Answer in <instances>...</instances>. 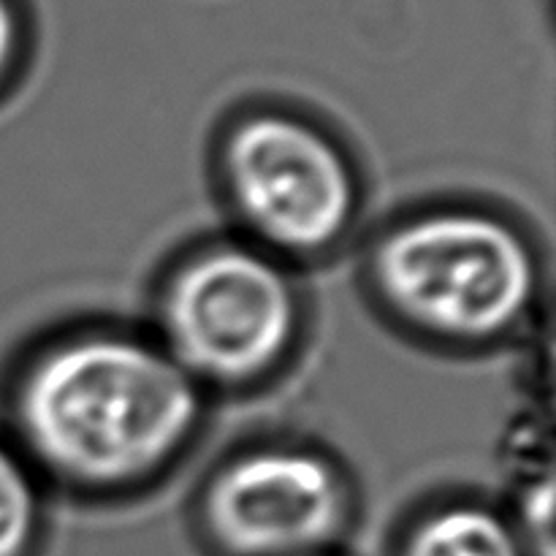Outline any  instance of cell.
<instances>
[{
	"label": "cell",
	"instance_id": "obj_1",
	"mask_svg": "<svg viewBox=\"0 0 556 556\" xmlns=\"http://www.w3.org/2000/svg\"><path fill=\"white\" fill-rule=\"evenodd\" d=\"M215 402L144 324L68 318L27 337L0 375V429L54 500L114 508L172 483Z\"/></svg>",
	"mask_w": 556,
	"mask_h": 556
},
{
	"label": "cell",
	"instance_id": "obj_2",
	"mask_svg": "<svg viewBox=\"0 0 556 556\" xmlns=\"http://www.w3.org/2000/svg\"><path fill=\"white\" fill-rule=\"evenodd\" d=\"M356 282L369 313L402 342L478 358L532 334L546 313L548 255L514 206L429 195L364 228Z\"/></svg>",
	"mask_w": 556,
	"mask_h": 556
},
{
	"label": "cell",
	"instance_id": "obj_3",
	"mask_svg": "<svg viewBox=\"0 0 556 556\" xmlns=\"http://www.w3.org/2000/svg\"><path fill=\"white\" fill-rule=\"evenodd\" d=\"M141 324L217 405L266 394L299 367L315 302L307 271L223 228L163 261Z\"/></svg>",
	"mask_w": 556,
	"mask_h": 556
},
{
	"label": "cell",
	"instance_id": "obj_4",
	"mask_svg": "<svg viewBox=\"0 0 556 556\" xmlns=\"http://www.w3.org/2000/svg\"><path fill=\"white\" fill-rule=\"evenodd\" d=\"M212 193L226 228L309 271L356 248L369 179L353 141L304 103L248 98L210 139Z\"/></svg>",
	"mask_w": 556,
	"mask_h": 556
},
{
	"label": "cell",
	"instance_id": "obj_5",
	"mask_svg": "<svg viewBox=\"0 0 556 556\" xmlns=\"http://www.w3.org/2000/svg\"><path fill=\"white\" fill-rule=\"evenodd\" d=\"M188 530L204 556H334L362 521V486L315 438L264 432L228 445L188 500Z\"/></svg>",
	"mask_w": 556,
	"mask_h": 556
},
{
	"label": "cell",
	"instance_id": "obj_6",
	"mask_svg": "<svg viewBox=\"0 0 556 556\" xmlns=\"http://www.w3.org/2000/svg\"><path fill=\"white\" fill-rule=\"evenodd\" d=\"M386 556H535L503 500L440 489L402 514Z\"/></svg>",
	"mask_w": 556,
	"mask_h": 556
},
{
	"label": "cell",
	"instance_id": "obj_7",
	"mask_svg": "<svg viewBox=\"0 0 556 556\" xmlns=\"http://www.w3.org/2000/svg\"><path fill=\"white\" fill-rule=\"evenodd\" d=\"M52 505L41 472L0 429V556H43L52 535Z\"/></svg>",
	"mask_w": 556,
	"mask_h": 556
},
{
	"label": "cell",
	"instance_id": "obj_8",
	"mask_svg": "<svg viewBox=\"0 0 556 556\" xmlns=\"http://www.w3.org/2000/svg\"><path fill=\"white\" fill-rule=\"evenodd\" d=\"M33 60V25L22 0H0V103L25 79Z\"/></svg>",
	"mask_w": 556,
	"mask_h": 556
},
{
	"label": "cell",
	"instance_id": "obj_9",
	"mask_svg": "<svg viewBox=\"0 0 556 556\" xmlns=\"http://www.w3.org/2000/svg\"><path fill=\"white\" fill-rule=\"evenodd\" d=\"M334 556H342V554H334Z\"/></svg>",
	"mask_w": 556,
	"mask_h": 556
}]
</instances>
